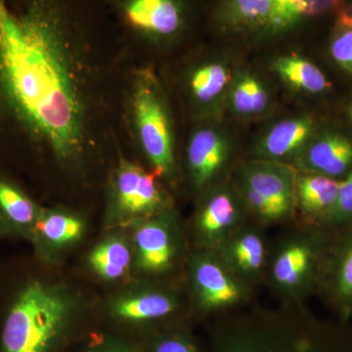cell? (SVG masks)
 Masks as SVG:
<instances>
[{"mask_svg":"<svg viewBox=\"0 0 352 352\" xmlns=\"http://www.w3.org/2000/svg\"><path fill=\"white\" fill-rule=\"evenodd\" d=\"M78 48L64 0H0V91L61 160L87 143Z\"/></svg>","mask_w":352,"mask_h":352,"instance_id":"obj_1","label":"cell"},{"mask_svg":"<svg viewBox=\"0 0 352 352\" xmlns=\"http://www.w3.org/2000/svg\"><path fill=\"white\" fill-rule=\"evenodd\" d=\"M71 315V302L60 289L38 281L25 285L7 312L1 352L52 351Z\"/></svg>","mask_w":352,"mask_h":352,"instance_id":"obj_2","label":"cell"},{"mask_svg":"<svg viewBox=\"0 0 352 352\" xmlns=\"http://www.w3.org/2000/svg\"><path fill=\"white\" fill-rule=\"evenodd\" d=\"M132 133L157 175L175 170V139L170 111L156 76L140 69L132 78L129 94Z\"/></svg>","mask_w":352,"mask_h":352,"instance_id":"obj_3","label":"cell"},{"mask_svg":"<svg viewBox=\"0 0 352 352\" xmlns=\"http://www.w3.org/2000/svg\"><path fill=\"white\" fill-rule=\"evenodd\" d=\"M217 352H335L314 333L282 322L243 324L219 338Z\"/></svg>","mask_w":352,"mask_h":352,"instance_id":"obj_4","label":"cell"},{"mask_svg":"<svg viewBox=\"0 0 352 352\" xmlns=\"http://www.w3.org/2000/svg\"><path fill=\"white\" fill-rule=\"evenodd\" d=\"M124 24L153 41H168L183 31L186 10L182 0H112Z\"/></svg>","mask_w":352,"mask_h":352,"instance_id":"obj_5","label":"cell"},{"mask_svg":"<svg viewBox=\"0 0 352 352\" xmlns=\"http://www.w3.org/2000/svg\"><path fill=\"white\" fill-rule=\"evenodd\" d=\"M157 173L122 160L113 175V195L120 212L131 217L151 214L163 204Z\"/></svg>","mask_w":352,"mask_h":352,"instance_id":"obj_6","label":"cell"},{"mask_svg":"<svg viewBox=\"0 0 352 352\" xmlns=\"http://www.w3.org/2000/svg\"><path fill=\"white\" fill-rule=\"evenodd\" d=\"M227 20L241 27L283 31L302 16L289 0H229Z\"/></svg>","mask_w":352,"mask_h":352,"instance_id":"obj_7","label":"cell"},{"mask_svg":"<svg viewBox=\"0 0 352 352\" xmlns=\"http://www.w3.org/2000/svg\"><path fill=\"white\" fill-rule=\"evenodd\" d=\"M193 280L199 300L204 307L219 309L239 300V287L214 259H198L194 264Z\"/></svg>","mask_w":352,"mask_h":352,"instance_id":"obj_8","label":"cell"},{"mask_svg":"<svg viewBox=\"0 0 352 352\" xmlns=\"http://www.w3.org/2000/svg\"><path fill=\"white\" fill-rule=\"evenodd\" d=\"M226 141L214 129L194 132L189 141L188 163L197 186H205L217 175L227 157Z\"/></svg>","mask_w":352,"mask_h":352,"instance_id":"obj_9","label":"cell"},{"mask_svg":"<svg viewBox=\"0 0 352 352\" xmlns=\"http://www.w3.org/2000/svg\"><path fill=\"white\" fill-rule=\"evenodd\" d=\"M305 166L329 177L347 175L352 168L351 141L340 134H324L308 147Z\"/></svg>","mask_w":352,"mask_h":352,"instance_id":"obj_10","label":"cell"},{"mask_svg":"<svg viewBox=\"0 0 352 352\" xmlns=\"http://www.w3.org/2000/svg\"><path fill=\"white\" fill-rule=\"evenodd\" d=\"M39 214L38 206L19 186L0 177V230L34 232Z\"/></svg>","mask_w":352,"mask_h":352,"instance_id":"obj_11","label":"cell"},{"mask_svg":"<svg viewBox=\"0 0 352 352\" xmlns=\"http://www.w3.org/2000/svg\"><path fill=\"white\" fill-rule=\"evenodd\" d=\"M138 261L143 270H163L170 265L175 245L168 227L161 222H149L139 227L135 233Z\"/></svg>","mask_w":352,"mask_h":352,"instance_id":"obj_12","label":"cell"},{"mask_svg":"<svg viewBox=\"0 0 352 352\" xmlns=\"http://www.w3.org/2000/svg\"><path fill=\"white\" fill-rule=\"evenodd\" d=\"M245 186L256 190L288 214L293 205L294 190L286 171L274 166H254L245 173Z\"/></svg>","mask_w":352,"mask_h":352,"instance_id":"obj_13","label":"cell"},{"mask_svg":"<svg viewBox=\"0 0 352 352\" xmlns=\"http://www.w3.org/2000/svg\"><path fill=\"white\" fill-rule=\"evenodd\" d=\"M314 122L308 118L284 120L276 124L261 141L259 151L264 156H286L305 142L311 133Z\"/></svg>","mask_w":352,"mask_h":352,"instance_id":"obj_14","label":"cell"},{"mask_svg":"<svg viewBox=\"0 0 352 352\" xmlns=\"http://www.w3.org/2000/svg\"><path fill=\"white\" fill-rule=\"evenodd\" d=\"M314 249L305 242L287 245L273 265V277L280 286L294 288L305 281L314 265Z\"/></svg>","mask_w":352,"mask_h":352,"instance_id":"obj_15","label":"cell"},{"mask_svg":"<svg viewBox=\"0 0 352 352\" xmlns=\"http://www.w3.org/2000/svg\"><path fill=\"white\" fill-rule=\"evenodd\" d=\"M175 307L170 296L147 293L119 300L113 307V314L122 320L145 322L168 316L175 311Z\"/></svg>","mask_w":352,"mask_h":352,"instance_id":"obj_16","label":"cell"},{"mask_svg":"<svg viewBox=\"0 0 352 352\" xmlns=\"http://www.w3.org/2000/svg\"><path fill=\"white\" fill-rule=\"evenodd\" d=\"M237 212L235 203L228 194L212 196L199 217V230L204 239L212 243L221 239L237 220Z\"/></svg>","mask_w":352,"mask_h":352,"instance_id":"obj_17","label":"cell"},{"mask_svg":"<svg viewBox=\"0 0 352 352\" xmlns=\"http://www.w3.org/2000/svg\"><path fill=\"white\" fill-rule=\"evenodd\" d=\"M340 182L322 175H307L298 182V199L305 212L325 214L332 210L337 200Z\"/></svg>","mask_w":352,"mask_h":352,"instance_id":"obj_18","label":"cell"},{"mask_svg":"<svg viewBox=\"0 0 352 352\" xmlns=\"http://www.w3.org/2000/svg\"><path fill=\"white\" fill-rule=\"evenodd\" d=\"M274 69L289 85L310 94H319L330 87L320 69L302 58H280L275 62Z\"/></svg>","mask_w":352,"mask_h":352,"instance_id":"obj_19","label":"cell"},{"mask_svg":"<svg viewBox=\"0 0 352 352\" xmlns=\"http://www.w3.org/2000/svg\"><path fill=\"white\" fill-rule=\"evenodd\" d=\"M226 258L241 274H254L263 267L265 258L263 241L252 231L241 233L227 247Z\"/></svg>","mask_w":352,"mask_h":352,"instance_id":"obj_20","label":"cell"},{"mask_svg":"<svg viewBox=\"0 0 352 352\" xmlns=\"http://www.w3.org/2000/svg\"><path fill=\"white\" fill-rule=\"evenodd\" d=\"M131 254L126 243L110 239L97 245L89 256L95 272L107 280L122 277L131 265Z\"/></svg>","mask_w":352,"mask_h":352,"instance_id":"obj_21","label":"cell"},{"mask_svg":"<svg viewBox=\"0 0 352 352\" xmlns=\"http://www.w3.org/2000/svg\"><path fill=\"white\" fill-rule=\"evenodd\" d=\"M82 231V220L63 212H41L34 229L39 239L56 245L75 242Z\"/></svg>","mask_w":352,"mask_h":352,"instance_id":"obj_22","label":"cell"},{"mask_svg":"<svg viewBox=\"0 0 352 352\" xmlns=\"http://www.w3.org/2000/svg\"><path fill=\"white\" fill-rule=\"evenodd\" d=\"M228 69L219 63L206 64L199 67L190 78V89L196 100L208 103L214 100L229 82Z\"/></svg>","mask_w":352,"mask_h":352,"instance_id":"obj_23","label":"cell"},{"mask_svg":"<svg viewBox=\"0 0 352 352\" xmlns=\"http://www.w3.org/2000/svg\"><path fill=\"white\" fill-rule=\"evenodd\" d=\"M234 109L243 115L261 112L268 103V96L261 83L251 76H241L232 92Z\"/></svg>","mask_w":352,"mask_h":352,"instance_id":"obj_24","label":"cell"},{"mask_svg":"<svg viewBox=\"0 0 352 352\" xmlns=\"http://www.w3.org/2000/svg\"><path fill=\"white\" fill-rule=\"evenodd\" d=\"M327 217L333 223L352 221V170L347 173L342 182H340L337 200Z\"/></svg>","mask_w":352,"mask_h":352,"instance_id":"obj_25","label":"cell"},{"mask_svg":"<svg viewBox=\"0 0 352 352\" xmlns=\"http://www.w3.org/2000/svg\"><path fill=\"white\" fill-rule=\"evenodd\" d=\"M336 292L342 302H352V239L340 258L336 278Z\"/></svg>","mask_w":352,"mask_h":352,"instance_id":"obj_26","label":"cell"},{"mask_svg":"<svg viewBox=\"0 0 352 352\" xmlns=\"http://www.w3.org/2000/svg\"><path fill=\"white\" fill-rule=\"evenodd\" d=\"M245 197L252 210L264 219H278L286 214L279 206L250 187L245 186Z\"/></svg>","mask_w":352,"mask_h":352,"instance_id":"obj_27","label":"cell"},{"mask_svg":"<svg viewBox=\"0 0 352 352\" xmlns=\"http://www.w3.org/2000/svg\"><path fill=\"white\" fill-rule=\"evenodd\" d=\"M331 54L336 63L352 74V29H344L333 38Z\"/></svg>","mask_w":352,"mask_h":352,"instance_id":"obj_28","label":"cell"},{"mask_svg":"<svg viewBox=\"0 0 352 352\" xmlns=\"http://www.w3.org/2000/svg\"><path fill=\"white\" fill-rule=\"evenodd\" d=\"M300 15H316L325 12L339 3L340 0H289Z\"/></svg>","mask_w":352,"mask_h":352,"instance_id":"obj_29","label":"cell"},{"mask_svg":"<svg viewBox=\"0 0 352 352\" xmlns=\"http://www.w3.org/2000/svg\"><path fill=\"white\" fill-rule=\"evenodd\" d=\"M153 352H196V349L184 338L173 336L160 340Z\"/></svg>","mask_w":352,"mask_h":352,"instance_id":"obj_30","label":"cell"},{"mask_svg":"<svg viewBox=\"0 0 352 352\" xmlns=\"http://www.w3.org/2000/svg\"><path fill=\"white\" fill-rule=\"evenodd\" d=\"M89 352H117V351H89Z\"/></svg>","mask_w":352,"mask_h":352,"instance_id":"obj_31","label":"cell"},{"mask_svg":"<svg viewBox=\"0 0 352 352\" xmlns=\"http://www.w3.org/2000/svg\"><path fill=\"white\" fill-rule=\"evenodd\" d=\"M351 119H352V107L351 108Z\"/></svg>","mask_w":352,"mask_h":352,"instance_id":"obj_32","label":"cell"}]
</instances>
